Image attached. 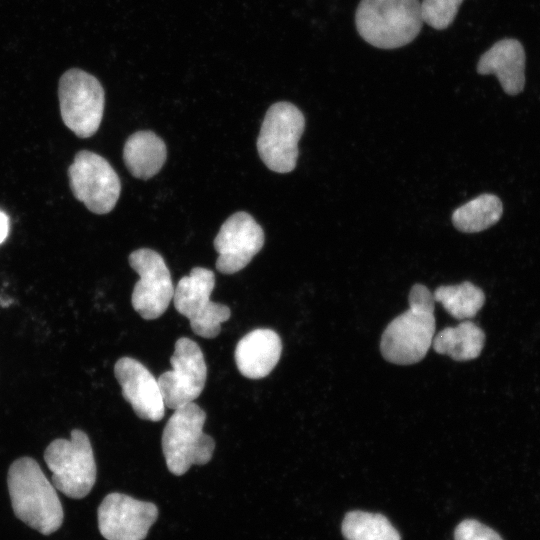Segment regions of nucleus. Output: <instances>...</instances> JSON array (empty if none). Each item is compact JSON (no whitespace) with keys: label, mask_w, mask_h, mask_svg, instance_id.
<instances>
[{"label":"nucleus","mask_w":540,"mask_h":540,"mask_svg":"<svg viewBox=\"0 0 540 540\" xmlns=\"http://www.w3.org/2000/svg\"><path fill=\"white\" fill-rule=\"evenodd\" d=\"M7 486L19 520L43 535L61 527L64 511L56 488L33 458L20 457L10 465Z\"/></svg>","instance_id":"1"},{"label":"nucleus","mask_w":540,"mask_h":540,"mask_svg":"<svg viewBox=\"0 0 540 540\" xmlns=\"http://www.w3.org/2000/svg\"><path fill=\"white\" fill-rule=\"evenodd\" d=\"M355 23L359 35L380 49H395L412 42L423 20L419 0H361Z\"/></svg>","instance_id":"2"},{"label":"nucleus","mask_w":540,"mask_h":540,"mask_svg":"<svg viewBox=\"0 0 540 540\" xmlns=\"http://www.w3.org/2000/svg\"><path fill=\"white\" fill-rule=\"evenodd\" d=\"M206 413L194 402L175 409L162 434V451L168 470L185 474L192 465L207 464L215 449L214 439L203 432Z\"/></svg>","instance_id":"3"},{"label":"nucleus","mask_w":540,"mask_h":540,"mask_svg":"<svg viewBox=\"0 0 540 540\" xmlns=\"http://www.w3.org/2000/svg\"><path fill=\"white\" fill-rule=\"evenodd\" d=\"M52 472V484L69 498L81 499L92 490L97 468L90 440L80 429L71 431L70 439L53 440L44 452Z\"/></svg>","instance_id":"4"},{"label":"nucleus","mask_w":540,"mask_h":540,"mask_svg":"<svg viewBox=\"0 0 540 540\" xmlns=\"http://www.w3.org/2000/svg\"><path fill=\"white\" fill-rule=\"evenodd\" d=\"M304 127V116L294 104L281 101L269 107L256 142L267 168L277 173H288L295 168Z\"/></svg>","instance_id":"5"},{"label":"nucleus","mask_w":540,"mask_h":540,"mask_svg":"<svg viewBox=\"0 0 540 540\" xmlns=\"http://www.w3.org/2000/svg\"><path fill=\"white\" fill-rule=\"evenodd\" d=\"M58 98L62 120L76 136L88 138L97 132L105 97L96 77L77 68L67 70L59 80Z\"/></svg>","instance_id":"6"},{"label":"nucleus","mask_w":540,"mask_h":540,"mask_svg":"<svg viewBox=\"0 0 540 540\" xmlns=\"http://www.w3.org/2000/svg\"><path fill=\"white\" fill-rule=\"evenodd\" d=\"M214 287V272L204 267H194L174 288L175 309L189 319L193 332L203 338L218 336L221 324L231 316L228 306L210 300Z\"/></svg>","instance_id":"7"},{"label":"nucleus","mask_w":540,"mask_h":540,"mask_svg":"<svg viewBox=\"0 0 540 540\" xmlns=\"http://www.w3.org/2000/svg\"><path fill=\"white\" fill-rule=\"evenodd\" d=\"M435 327L434 309L409 305L385 328L380 341L382 356L397 365L421 361L432 346Z\"/></svg>","instance_id":"8"},{"label":"nucleus","mask_w":540,"mask_h":540,"mask_svg":"<svg viewBox=\"0 0 540 540\" xmlns=\"http://www.w3.org/2000/svg\"><path fill=\"white\" fill-rule=\"evenodd\" d=\"M68 177L75 198L93 213L106 214L115 207L121 191L120 179L102 156L79 151L69 166Z\"/></svg>","instance_id":"9"},{"label":"nucleus","mask_w":540,"mask_h":540,"mask_svg":"<svg viewBox=\"0 0 540 540\" xmlns=\"http://www.w3.org/2000/svg\"><path fill=\"white\" fill-rule=\"evenodd\" d=\"M170 364L172 370L157 380L165 406L175 410L200 396L207 379V366L198 344L187 337L176 341Z\"/></svg>","instance_id":"10"},{"label":"nucleus","mask_w":540,"mask_h":540,"mask_svg":"<svg viewBox=\"0 0 540 540\" xmlns=\"http://www.w3.org/2000/svg\"><path fill=\"white\" fill-rule=\"evenodd\" d=\"M128 261L140 277L131 297L134 310L146 320L160 317L174 295L170 271L163 257L152 249L140 248L129 255Z\"/></svg>","instance_id":"11"},{"label":"nucleus","mask_w":540,"mask_h":540,"mask_svg":"<svg viewBox=\"0 0 540 540\" xmlns=\"http://www.w3.org/2000/svg\"><path fill=\"white\" fill-rule=\"evenodd\" d=\"M158 513L152 502L113 492L98 507V528L106 540H144Z\"/></svg>","instance_id":"12"},{"label":"nucleus","mask_w":540,"mask_h":540,"mask_svg":"<svg viewBox=\"0 0 540 540\" xmlns=\"http://www.w3.org/2000/svg\"><path fill=\"white\" fill-rule=\"evenodd\" d=\"M265 235L262 227L247 212L229 216L214 239L218 253L216 269L222 274H234L245 268L262 249Z\"/></svg>","instance_id":"13"},{"label":"nucleus","mask_w":540,"mask_h":540,"mask_svg":"<svg viewBox=\"0 0 540 540\" xmlns=\"http://www.w3.org/2000/svg\"><path fill=\"white\" fill-rule=\"evenodd\" d=\"M114 374L122 396L139 418L153 422L163 418L166 406L158 380L141 362L122 357L114 366Z\"/></svg>","instance_id":"14"},{"label":"nucleus","mask_w":540,"mask_h":540,"mask_svg":"<svg viewBox=\"0 0 540 540\" xmlns=\"http://www.w3.org/2000/svg\"><path fill=\"white\" fill-rule=\"evenodd\" d=\"M282 351L279 335L265 328L247 333L238 342L234 358L239 372L249 379L266 377L277 365Z\"/></svg>","instance_id":"15"},{"label":"nucleus","mask_w":540,"mask_h":540,"mask_svg":"<svg viewBox=\"0 0 540 540\" xmlns=\"http://www.w3.org/2000/svg\"><path fill=\"white\" fill-rule=\"evenodd\" d=\"M525 59L524 48L518 40L502 39L482 54L477 72L496 75L507 94L517 95L525 85Z\"/></svg>","instance_id":"16"},{"label":"nucleus","mask_w":540,"mask_h":540,"mask_svg":"<svg viewBox=\"0 0 540 540\" xmlns=\"http://www.w3.org/2000/svg\"><path fill=\"white\" fill-rule=\"evenodd\" d=\"M167 159L165 142L150 130H141L128 137L123 160L132 176L148 180L155 176Z\"/></svg>","instance_id":"17"},{"label":"nucleus","mask_w":540,"mask_h":540,"mask_svg":"<svg viewBox=\"0 0 540 540\" xmlns=\"http://www.w3.org/2000/svg\"><path fill=\"white\" fill-rule=\"evenodd\" d=\"M485 343L483 330L471 321H463L455 327L441 330L432 341L433 349L456 361L477 358Z\"/></svg>","instance_id":"18"},{"label":"nucleus","mask_w":540,"mask_h":540,"mask_svg":"<svg viewBox=\"0 0 540 540\" xmlns=\"http://www.w3.org/2000/svg\"><path fill=\"white\" fill-rule=\"evenodd\" d=\"M502 212V202L497 196L482 194L458 207L452 214V222L459 231L476 233L498 222Z\"/></svg>","instance_id":"19"},{"label":"nucleus","mask_w":540,"mask_h":540,"mask_svg":"<svg viewBox=\"0 0 540 540\" xmlns=\"http://www.w3.org/2000/svg\"><path fill=\"white\" fill-rule=\"evenodd\" d=\"M433 297L454 318L464 320L474 317L485 302L484 292L471 282L438 287Z\"/></svg>","instance_id":"20"},{"label":"nucleus","mask_w":540,"mask_h":540,"mask_svg":"<svg viewBox=\"0 0 540 540\" xmlns=\"http://www.w3.org/2000/svg\"><path fill=\"white\" fill-rule=\"evenodd\" d=\"M345 540H401L400 534L382 514L348 512L342 522Z\"/></svg>","instance_id":"21"},{"label":"nucleus","mask_w":540,"mask_h":540,"mask_svg":"<svg viewBox=\"0 0 540 540\" xmlns=\"http://www.w3.org/2000/svg\"><path fill=\"white\" fill-rule=\"evenodd\" d=\"M463 0H422L420 2L423 23L430 27L443 30L455 19Z\"/></svg>","instance_id":"22"},{"label":"nucleus","mask_w":540,"mask_h":540,"mask_svg":"<svg viewBox=\"0 0 540 540\" xmlns=\"http://www.w3.org/2000/svg\"><path fill=\"white\" fill-rule=\"evenodd\" d=\"M455 540H502L491 528L474 520L466 519L458 524L454 532Z\"/></svg>","instance_id":"23"},{"label":"nucleus","mask_w":540,"mask_h":540,"mask_svg":"<svg viewBox=\"0 0 540 540\" xmlns=\"http://www.w3.org/2000/svg\"><path fill=\"white\" fill-rule=\"evenodd\" d=\"M9 234V217L0 210V244H2Z\"/></svg>","instance_id":"24"}]
</instances>
